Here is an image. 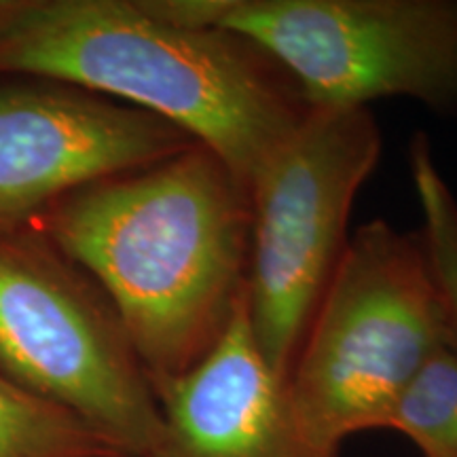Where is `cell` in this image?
Masks as SVG:
<instances>
[{"mask_svg":"<svg viewBox=\"0 0 457 457\" xmlns=\"http://www.w3.org/2000/svg\"><path fill=\"white\" fill-rule=\"evenodd\" d=\"M248 188L210 148L83 187L41 214V236L111 301L148 384L212 352L245 296Z\"/></svg>","mask_w":457,"mask_h":457,"instance_id":"obj_1","label":"cell"},{"mask_svg":"<svg viewBox=\"0 0 457 457\" xmlns=\"http://www.w3.org/2000/svg\"><path fill=\"white\" fill-rule=\"evenodd\" d=\"M0 74L51 79L162 117L245 188L312 108L254 45L168 20L151 0H0Z\"/></svg>","mask_w":457,"mask_h":457,"instance_id":"obj_2","label":"cell"},{"mask_svg":"<svg viewBox=\"0 0 457 457\" xmlns=\"http://www.w3.org/2000/svg\"><path fill=\"white\" fill-rule=\"evenodd\" d=\"M457 345L420 233L370 220L345 244L286 377L303 436L339 455L358 432L384 430L421 364Z\"/></svg>","mask_w":457,"mask_h":457,"instance_id":"obj_3","label":"cell"},{"mask_svg":"<svg viewBox=\"0 0 457 457\" xmlns=\"http://www.w3.org/2000/svg\"><path fill=\"white\" fill-rule=\"evenodd\" d=\"M254 45L312 108L413 98L457 112V0H151Z\"/></svg>","mask_w":457,"mask_h":457,"instance_id":"obj_4","label":"cell"},{"mask_svg":"<svg viewBox=\"0 0 457 457\" xmlns=\"http://www.w3.org/2000/svg\"><path fill=\"white\" fill-rule=\"evenodd\" d=\"M381 134L367 108H310L248 182L245 305L259 352L286 381L343 248Z\"/></svg>","mask_w":457,"mask_h":457,"instance_id":"obj_5","label":"cell"},{"mask_svg":"<svg viewBox=\"0 0 457 457\" xmlns=\"http://www.w3.org/2000/svg\"><path fill=\"white\" fill-rule=\"evenodd\" d=\"M0 373L151 457L162 409L111 301L41 233H0Z\"/></svg>","mask_w":457,"mask_h":457,"instance_id":"obj_6","label":"cell"},{"mask_svg":"<svg viewBox=\"0 0 457 457\" xmlns=\"http://www.w3.org/2000/svg\"><path fill=\"white\" fill-rule=\"evenodd\" d=\"M191 136L162 117L68 87L0 89V233L79 188L179 155Z\"/></svg>","mask_w":457,"mask_h":457,"instance_id":"obj_7","label":"cell"},{"mask_svg":"<svg viewBox=\"0 0 457 457\" xmlns=\"http://www.w3.org/2000/svg\"><path fill=\"white\" fill-rule=\"evenodd\" d=\"M153 392L163 432L151 457H333L296 426L286 381L254 341L245 296L212 352Z\"/></svg>","mask_w":457,"mask_h":457,"instance_id":"obj_8","label":"cell"},{"mask_svg":"<svg viewBox=\"0 0 457 457\" xmlns=\"http://www.w3.org/2000/svg\"><path fill=\"white\" fill-rule=\"evenodd\" d=\"M0 457H129L71 411L0 373Z\"/></svg>","mask_w":457,"mask_h":457,"instance_id":"obj_9","label":"cell"},{"mask_svg":"<svg viewBox=\"0 0 457 457\" xmlns=\"http://www.w3.org/2000/svg\"><path fill=\"white\" fill-rule=\"evenodd\" d=\"M384 430L407 436L421 457H457V345L441 347L421 364Z\"/></svg>","mask_w":457,"mask_h":457,"instance_id":"obj_10","label":"cell"},{"mask_svg":"<svg viewBox=\"0 0 457 457\" xmlns=\"http://www.w3.org/2000/svg\"><path fill=\"white\" fill-rule=\"evenodd\" d=\"M409 162L424 216L420 236L447 301L457 339V199L434 163L430 140L424 134H417L411 142Z\"/></svg>","mask_w":457,"mask_h":457,"instance_id":"obj_11","label":"cell"}]
</instances>
